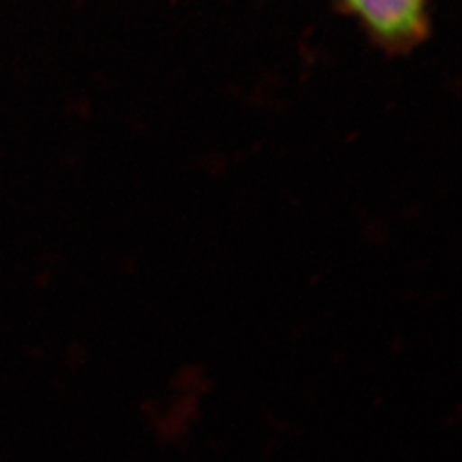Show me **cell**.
<instances>
[{"label": "cell", "instance_id": "1", "mask_svg": "<svg viewBox=\"0 0 462 462\" xmlns=\"http://www.w3.org/2000/svg\"><path fill=\"white\" fill-rule=\"evenodd\" d=\"M430 0H339L368 38L389 53H406L430 33Z\"/></svg>", "mask_w": 462, "mask_h": 462}]
</instances>
